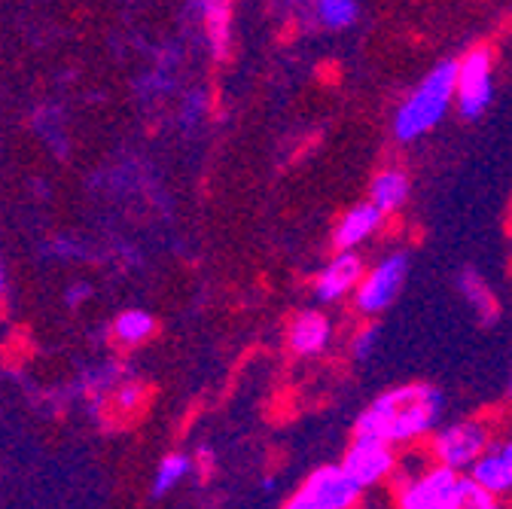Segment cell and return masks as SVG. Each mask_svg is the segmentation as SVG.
Segmentation results:
<instances>
[{"label": "cell", "instance_id": "obj_1", "mask_svg": "<svg viewBox=\"0 0 512 509\" xmlns=\"http://www.w3.org/2000/svg\"><path fill=\"white\" fill-rule=\"evenodd\" d=\"M445 391L430 381H403L372 397L354 418L351 436H372L400 452L421 449L445 421Z\"/></svg>", "mask_w": 512, "mask_h": 509}, {"label": "cell", "instance_id": "obj_2", "mask_svg": "<svg viewBox=\"0 0 512 509\" xmlns=\"http://www.w3.org/2000/svg\"><path fill=\"white\" fill-rule=\"evenodd\" d=\"M388 488L394 509H452L467 488V476L436 464L421 445L403 452L400 470Z\"/></svg>", "mask_w": 512, "mask_h": 509}, {"label": "cell", "instance_id": "obj_3", "mask_svg": "<svg viewBox=\"0 0 512 509\" xmlns=\"http://www.w3.org/2000/svg\"><path fill=\"white\" fill-rule=\"evenodd\" d=\"M458 95V61H439V65L412 89L394 116V135L400 141H418L445 119L448 107Z\"/></svg>", "mask_w": 512, "mask_h": 509}, {"label": "cell", "instance_id": "obj_4", "mask_svg": "<svg viewBox=\"0 0 512 509\" xmlns=\"http://www.w3.org/2000/svg\"><path fill=\"white\" fill-rule=\"evenodd\" d=\"M494 439H497V424L491 418L467 415V418H455V421H442L436 427V433L424 442V452L436 464L470 476V470L491 449Z\"/></svg>", "mask_w": 512, "mask_h": 509}, {"label": "cell", "instance_id": "obj_5", "mask_svg": "<svg viewBox=\"0 0 512 509\" xmlns=\"http://www.w3.org/2000/svg\"><path fill=\"white\" fill-rule=\"evenodd\" d=\"M400 458H403V452L394 449V445H388V442L372 439V436H351L339 464L369 494L375 488L391 485V479L400 470Z\"/></svg>", "mask_w": 512, "mask_h": 509}, {"label": "cell", "instance_id": "obj_6", "mask_svg": "<svg viewBox=\"0 0 512 509\" xmlns=\"http://www.w3.org/2000/svg\"><path fill=\"white\" fill-rule=\"evenodd\" d=\"M290 497L302 509H360L366 491L345 473L342 464H320Z\"/></svg>", "mask_w": 512, "mask_h": 509}, {"label": "cell", "instance_id": "obj_7", "mask_svg": "<svg viewBox=\"0 0 512 509\" xmlns=\"http://www.w3.org/2000/svg\"><path fill=\"white\" fill-rule=\"evenodd\" d=\"M406 278H409V253L406 250L388 253V257H384L378 266H372L363 275V281H360V287L354 293V308L363 317L384 314L400 299V293L406 287Z\"/></svg>", "mask_w": 512, "mask_h": 509}, {"label": "cell", "instance_id": "obj_8", "mask_svg": "<svg viewBox=\"0 0 512 509\" xmlns=\"http://www.w3.org/2000/svg\"><path fill=\"white\" fill-rule=\"evenodd\" d=\"M494 95V71H491V52L485 46H473L458 61V95L455 104L464 119H479Z\"/></svg>", "mask_w": 512, "mask_h": 509}, {"label": "cell", "instance_id": "obj_9", "mask_svg": "<svg viewBox=\"0 0 512 509\" xmlns=\"http://www.w3.org/2000/svg\"><path fill=\"white\" fill-rule=\"evenodd\" d=\"M366 269L363 260L354 250H336V257L317 272L314 278V299L320 305H336L345 296H354L360 281H363Z\"/></svg>", "mask_w": 512, "mask_h": 509}, {"label": "cell", "instance_id": "obj_10", "mask_svg": "<svg viewBox=\"0 0 512 509\" xmlns=\"http://www.w3.org/2000/svg\"><path fill=\"white\" fill-rule=\"evenodd\" d=\"M333 336H336V327L330 321V314H324L320 308H305L287 327V348L299 360H314L330 351Z\"/></svg>", "mask_w": 512, "mask_h": 509}, {"label": "cell", "instance_id": "obj_11", "mask_svg": "<svg viewBox=\"0 0 512 509\" xmlns=\"http://www.w3.org/2000/svg\"><path fill=\"white\" fill-rule=\"evenodd\" d=\"M470 479L500 500L512 497V430L497 433L491 449L470 470Z\"/></svg>", "mask_w": 512, "mask_h": 509}, {"label": "cell", "instance_id": "obj_12", "mask_svg": "<svg viewBox=\"0 0 512 509\" xmlns=\"http://www.w3.org/2000/svg\"><path fill=\"white\" fill-rule=\"evenodd\" d=\"M381 220H384V211L375 208L372 202L354 205L336 223V229H333V247L336 250H354V247H360L363 241H369L378 232Z\"/></svg>", "mask_w": 512, "mask_h": 509}, {"label": "cell", "instance_id": "obj_13", "mask_svg": "<svg viewBox=\"0 0 512 509\" xmlns=\"http://www.w3.org/2000/svg\"><path fill=\"white\" fill-rule=\"evenodd\" d=\"M196 10L205 22V37L214 58H226L232 46V0H196Z\"/></svg>", "mask_w": 512, "mask_h": 509}, {"label": "cell", "instance_id": "obj_14", "mask_svg": "<svg viewBox=\"0 0 512 509\" xmlns=\"http://www.w3.org/2000/svg\"><path fill=\"white\" fill-rule=\"evenodd\" d=\"M458 290L464 296V302L473 308L476 321L485 324V327H494L497 317H500V305H497V296L491 290V284L485 281V275H479L476 269H461L458 275Z\"/></svg>", "mask_w": 512, "mask_h": 509}, {"label": "cell", "instance_id": "obj_15", "mask_svg": "<svg viewBox=\"0 0 512 509\" xmlns=\"http://www.w3.org/2000/svg\"><path fill=\"white\" fill-rule=\"evenodd\" d=\"M156 333V317L144 308H128V311H119L110 324V336L116 345L122 348H135V345H144L150 342Z\"/></svg>", "mask_w": 512, "mask_h": 509}, {"label": "cell", "instance_id": "obj_16", "mask_svg": "<svg viewBox=\"0 0 512 509\" xmlns=\"http://www.w3.org/2000/svg\"><path fill=\"white\" fill-rule=\"evenodd\" d=\"M409 199V177L400 168H384L375 174L369 186V202L381 208L384 214H394L406 205Z\"/></svg>", "mask_w": 512, "mask_h": 509}, {"label": "cell", "instance_id": "obj_17", "mask_svg": "<svg viewBox=\"0 0 512 509\" xmlns=\"http://www.w3.org/2000/svg\"><path fill=\"white\" fill-rule=\"evenodd\" d=\"M192 473H196V458L186 455V452H168V455L159 461L156 476H153V488H150L153 500L168 497V494H171L180 482H186Z\"/></svg>", "mask_w": 512, "mask_h": 509}, {"label": "cell", "instance_id": "obj_18", "mask_svg": "<svg viewBox=\"0 0 512 509\" xmlns=\"http://www.w3.org/2000/svg\"><path fill=\"white\" fill-rule=\"evenodd\" d=\"M314 16L330 31H345L357 22L360 7L357 0H314Z\"/></svg>", "mask_w": 512, "mask_h": 509}, {"label": "cell", "instance_id": "obj_19", "mask_svg": "<svg viewBox=\"0 0 512 509\" xmlns=\"http://www.w3.org/2000/svg\"><path fill=\"white\" fill-rule=\"evenodd\" d=\"M147 400V388L141 385V381H119V385L110 391L107 397V406L119 415H135Z\"/></svg>", "mask_w": 512, "mask_h": 509}, {"label": "cell", "instance_id": "obj_20", "mask_svg": "<svg viewBox=\"0 0 512 509\" xmlns=\"http://www.w3.org/2000/svg\"><path fill=\"white\" fill-rule=\"evenodd\" d=\"M378 339H381L378 324H363V327L354 333V339H351V357H354L357 363H369V360L375 357V351H378Z\"/></svg>", "mask_w": 512, "mask_h": 509}, {"label": "cell", "instance_id": "obj_21", "mask_svg": "<svg viewBox=\"0 0 512 509\" xmlns=\"http://www.w3.org/2000/svg\"><path fill=\"white\" fill-rule=\"evenodd\" d=\"M452 509H506V503L494 494H488L485 488H479L470 476H467V488L461 494V500Z\"/></svg>", "mask_w": 512, "mask_h": 509}, {"label": "cell", "instance_id": "obj_22", "mask_svg": "<svg viewBox=\"0 0 512 509\" xmlns=\"http://www.w3.org/2000/svg\"><path fill=\"white\" fill-rule=\"evenodd\" d=\"M86 293H89V287H86V284H77L74 290H68V302H71V305H77Z\"/></svg>", "mask_w": 512, "mask_h": 509}, {"label": "cell", "instance_id": "obj_23", "mask_svg": "<svg viewBox=\"0 0 512 509\" xmlns=\"http://www.w3.org/2000/svg\"><path fill=\"white\" fill-rule=\"evenodd\" d=\"M0 296H4V266H0Z\"/></svg>", "mask_w": 512, "mask_h": 509}, {"label": "cell", "instance_id": "obj_24", "mask_svg": "<svg viewBox=\"0 0 512 509\" xmlns=\"http://www.w3.org/2000/svg\"><path fill=\"white\" fill-rule=\"evenodd\" d=\"M509 403H512V369H509Z\"/></svg>", "mask_w": 512, "mask_h": 509}, {"label": "cell", "instance_id": "obj_25", "mask_svg": "<svg viewBox=\"0 0 512 509\" xmlns=\"http://www.w3.org/2000/svg\"><path fill=\"white\" fill-rule=\"evenodd\" d=\"M509 238H512V217H509Z\"/></svg>", "mask_w": 512, "mask_h": 509}]
</instances>
